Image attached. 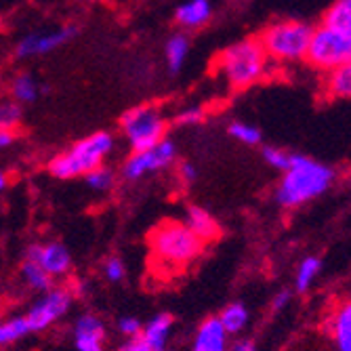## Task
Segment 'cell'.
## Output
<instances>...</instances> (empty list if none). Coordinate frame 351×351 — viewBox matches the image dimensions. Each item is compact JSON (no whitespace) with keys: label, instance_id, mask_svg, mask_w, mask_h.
<instances>
[{"label":"cell","instance_id":"obj_24","mask_svg":"<svg viewBox=\"0 0 351 351\" xmlns=\"http://www.w3.org/2000/svg\"><path fill=\"white\" fill-rule=\"evenodd\" d=\"M228 133L232 139H236L238 143L242 145H259L263 141V135L259 131V126H254L250 122H242V120H234L230 126H228Z\"/></svg>","mask_w":351,"mask_h":351},{"label":"cell","instance_id":"obj_14","mask_svg":"<svg viewBox=\"0 0 351 351\" xmlns=\"http://www.w3.org/2000/svg\"><path fill=\"white\" fill-rule=\"evenodd\" d=\"M213 17L210 0H183L175 9V21L183 29H198L206 25Z\"/></svg>","mask_w":351,"mask_h":351},{"label":"cell","instance_id":"obj_19","mask_svg":"<svg viewBox=\"0 0 351 351\" xmlns=\"http://www.w3.org/2000/svg\"><path fill=\"white\" fill-rule=\"evenodd\" d=\"M21 280L25 282V286H29L32 291H40V293H49L55 284V278L34 259H27L21 263Z\"/></svg>","mask_w":351,"mask_h":351},{"label":"cell","instance_id":"obj_16","mask_svg":"<svg viewBox=\"0 0 351 351\" xmlns=\"http://www.w3.org/2000/svg\"><path fill=\"white\" fill-rule=\"evenodd\" d=\"M322 93L326 99H351V63L324 74Z\"/></svg>","mask_w":351,"mask_h":351},{"label":"cell","instance_id":"obj_4","mask_svg":"<svg viewBox=\"0 0 351 351\" xmlns=\"http://www.w3.org/2000/svg\"><path fill=\"white\" fill-rule=\"evenodd\" d=\"M114 149H116V139L112 133L108 131L90 133L84 139L72 143L68 149L53 156L49 162V173L61 181L78 179V177L84 179L90 171L104 167Z\"/></svg>","mask_w":351,"mask_h":351},{"label":"cell","instance_id":"obj_22","mask_svg":"<svg viewBox=\"0 0 351 351\" xmlns=\"http://www.w3.org/2000/svg\"><path fill=\"white\" fill-rule=\"evenodd\" d=\"M322 23L351 32V0H335V3L326 9Z\"/></svg>","mask_w":351,"mask_h":351},{"label":"cell","instance_id":"obj_27","mask_svg":"<svg viewBox=\"0 0 351 351\" xmlns=\"http://www.w3.org/2000/svg\"><path fill=\"white\" fill-rule=\"evenodd\" d=\"M25 335H29V328H27V322H25V315L9 317V320L3 322V326H0V343H3V345L15 343V341L23 339Z\"/></svg>","mask_w":351,"mask_h":351},{"label":"cell","instance_id":"obj_37","mask_svg":"<svg viewBox=\"0 0 351 351\" xmlns=\"http://www.w3.org/2000/svg\"><path fill=\"white\" fill-rule=\"evenodd\" d=\"M232 351H257V347H254V343L252 341H238L236 345H234V349Z\"/></svg>","mask_w":351,"mask_h":351},{"label":"cell","instance_id":"obj_18","mask_svg":"<svg viewBox=\"0 0 351 351\" xmlns=\"http://www.w3.org/2000/svg\"><path fill=\"white\" fill-rule=\"evenodd\" d=\"M171 328H173V315L158 313L143 326L141 337L149 343V347L154 351H165L167 343H169V337H171Z\"/></svg>","mask_w":351,"mask_h":351},{"label":"cell","instance_id":"obj_2","mask_svg":"<svg viewBox=\"0 0 351 351\" xmlns=\"http://www.w3.org/2000/svg\"><path fill=\"white\" fill-rule=\"evenodd\" d=\"M271 63L261 38L250 36L223 49L215 59V72L232 90H244L261 82Z\"/></svg>","mask_w":351,"mask_h":351},{"label":"cell","instance_id":"obj_5","mask_svg":"<svg viewBox=\"0 0 351 351\" xmlns=\"http://www.w3.org/2000/svg\"><path fill=\"white\" fill-rule=\"evenodd\" d=\"M313 29L299 19H280L261 32V43L274 63H299L307 59Z\"/></svg>","mask_w":351,"mask_h":351},{"label":"cell","instance_id":"obj_3","mask_svg":"<svg viewBox=\"0 0 351 351\" xmlns=\"http://www.w3.org/2000/svg\"><path fill=\"white\" fill-rule=\"evenodd\" d=\"M204 240L191 232V228L185 221H162L160 226L154 228L149 234V248L158 265L165 269H183L191 261H196L202 250H204Z\"/></svg>","mask_w":351,"mask_h":351},{"label":"cell","instance_id":"obj_11","mask_svg":"<svg viewBox=\"0 0 351 351\" xmlns=\"http://www.w3.org/2000/svg\"><path fill=\"white\" fill-rule=\"evenodd\" d=\"M27 259L38 261L53 278L66 276L72 267V254L70 250L59 242H45V244H32L25 252Z\"/></svg>","mask_w":351,"mask_h":351},{"label":"cell","instance_id":"obj_20","mask_svg":"<svg viewBox=\"0 0 351 351\" xmlns=\"http://www.w3.org/2000/svg\"><path fill=\"white\" fill-rule=\"evenodd\" d=\"M335 345L339 351H351V301H345L332 317Z\"/></svg>","mask_w":351,"mask_h":351},{"label":"cell","instance_id":"obj_33","mask_svg":"<svg viewBox=\"0 0 351 351\" xmlns=\"http://www.w3.org/2000/svg\"><path fill=\"white\" fill-rule=\"evenodd\" d=\"M177 177L183 185H191L198 179V169L191 162H181V165H177Z\"/></svg>","mask_w":351,"mask_h":351},{"label":"cell","instance_id":"obj_38","mask_svg":"<svg viewBox=\"0 0 351 351\" xmlns=\"http://www.w3.org/2000/svg\"><path fill=\"white\" fill-rule=\"evenodd\" d=\"M0 187L7 189V173H3V177H0Z\"/></svg>","mask_w":351,"mask_h":351},{"label":"cell","instance_id":"obj_31","mask_svg":"<svg viewBox=\"0 0 351 351\" xmlns=\"http://www.w3.org/2000/svg\"><path fill=\"white\" fill-rule=\"evenodd\" d=\"M126 269H124V263L118 259V257H110L106 263H104V276L110 280V282H120L124 278Z\"/></svg>","mask_w":351,"mask_h":351},{"label":"cell","instance_id":"obj_28","mask_svg":"<svg viewBox=\"0 0 351 351\" xmlns=\"http://www.w3.org/2000/svg\"><path fill=\"white\" fill-rule=\"evenodd\" d=\"M23 112H21V104L15 99H7L0 106V129H13L17 131V126L21 124Z\"/></svg>","mask_w":351,"mask_h":351},{"label":"cell","instance_id":"obj_10","mask_svg":"<svg viewBox=\"0 0 351 351\" xmlns=\"http://www.w3.org/2000/svg\"><path fill=\"white\" fill-rule=\"evenodd\" d=\"M70 305H72V293L68 289H51L49 293H45L43 299H38L29 307V311L23 313L29 332H40L51 324H55L59 317L68 313Z\"/></svg>","mask_w":351,"mask_h":351},{"label":"cell","instance_id":"obj_23","mask_svg":"<svg viewBox=\"0 0 351 351\" xmlns=\"http://www.w3.org/2000/svg\"><path fill=\"white\" fill-rule=\"evenodd\" d=\"M320 269H322V261L317 257H305L299 267H297V276H295V286L299 293H305L309 291V286L315 282V278L320 276Z\"/></svg>","mask_w":351,"mask_h":351},{"label":"cell","instance_id":"obj_29","mask_svg":"<svg viewBox=\"0 0 351 351\" xmlns=\"http://www.w3.org/2000/svg\"><path fill=\"white\" fill-rule=\"evenodd\" d=\"M261 154H263V160H265L271 169L282 171V173L291 167L293 156H295V154L286 152V149H282V147H276V145H265V147L261 149Z\"/></svg>","mask_w":351,"mask_h":351},{"label":"cell","instance_id":"obj_21","mask_svg":"<svg viewBox=\"0 0 351 351\" xmlns=\"http://www.w3.org/2000/svg\"><path fill=\"white\" fill-rule=\"evenodd\" d=\"M187 55H189V38L183 32H177V34H173L165 45V57L169 63V70L179 72L185 66Z\"/></svg>","mask_w":351,"mask_h":351},{"label":"cell","instance_id":"obj_26","mask_svg":"<svg viewBox=\"0 0 351 351\" xmlns=\"http://www.w3.org/2000/svg\"><path fill=\"white\" fill-rule=\"evenodd\" d=\"M84 183H86L88 189L97 191V194H106V191H110L116 185V173H114V169H110V167L104 165L99 169L90 171L84 177Z\"/></svg>","mask_w":351,"mask_h":351},{"label":"cell","instance_id":"obj_15","mask_svg":"<svg viewBox=\"0 0 351 351\" xmlns=\"http://www.w3.org/2000/svg\"><path fill=\"white\" fill-rule=\"evenodd\" d=\"M183 221L191 228V232L198 234L204 242H210V240H217L219 234H221V228H219V221L202 206L198 204H191L185 208V217Z\"/></svg>","mask_w":351,"mask_h":351},{"label":"cell","instance_id":"obj_30","mask_svg":"<svg viewBox=\"0 0 351 351\" xmlns=\"http://www.w3.org/2000/svg\"><path fill=\"white\" fill-rule=\"evenodd\" d=\"M202 120H204V110L198 106H187L175 116V122L179 126H198Z\"/></svg>","mask_w":351,"mask_h":351},{"label":"cell","instance_id":"obj_13","mask_svg":"<svg viewBox=\"0 0 351 351\" xmlns=\"http://www.w3.org/2000/svg\"><path fill=\"white\" fill-rule=\"evenodd\" d=\"M228 335L221 317H208L200 324L191 351H228Z\"/></svg>","mask_w":351,"mask_h":351},{"label":"cell","instance_id":"obj_6","mask_svg":"<svg viewBox=\"0 0 351 351\" xmlns=\"http://www.w3.org/2000/svg\"><path fill=\"white\" fill-rule=\"evenodd\" d=\"M118 129L131 147V152H139L145 147H152L167 139L169 120L160 106L154 104H141L135 108H129L118 120Z\"/></svg>","mask_w":351,"mask_h":351},{"label":"cell","instance_id":"obj_36","mask_svg":"<svg viewBox=\"0 0 351 351\" xmlns=\"http://www.w3.org/2000/svg\"><path fill=\"white\" fill-rule=\"evenodd\" d=\"M289 301H291V293L289 291H282V293H278L276 297H274V309L276 311H280V309H284L286 305H289Z\"/></svg>","mask_w":351,"mask_h":351},{"label":"cell","instance_id":"obj_8","mask_svg":"<svg viewBox=\"0 0 351 351\" xmlns=\"http://www.w3.org/2000/svg\"><path fill=\"white\" fill-rule=\"evenodd\" d=\"M177 162V145L169 137L152 147L131 152V156L122 162V177L126 181H141L149 175L169 171Z\"/></svg>","mask_w":351,"mask_h":351},{"label":"cell","instance_id":"obj_35","mask_svg":"<svg viewBox=\"0 0 351 351\" xmlns=\"http://www.w3.org/2000/svg\"><path fill=\"white\" fill-rule=\"evenodd\" d=\"M15 139H17V131H13V129H0V147H3V149L11 147L15 143Z\"/></svg>","mask_w":351,"mask_h":351},{"label":"cell","instance_id":"obj_7","mask_svg":"<svg viewBox=\"0 0 351 351\" xmlns=\"http://www.w3.org/2000/svg\"><path fill=\"white\" fill-rule=\"evenodd\" d=\"M305 61L322 74L347 66L351 63V32L326 23L315 27Z\"/></svg>","mask_w":351,"mask_h":351},{"label":"cell","instance_id":"obj_25","mask_svg":"<svg viewBox=\"0 0 351 351\" xmlns=\"http://www.w3.org/2000/svg\"><path fill=\"white\" fill-rule=\"evenodd\" d=\"M221 322L230 335H238L248 322V309L242 303H232L221 311Z\"/></svg>","mask_w":351,"mask_h":351},{"label":"cell","instance_id":"obj_32","mask_svg":"<svg viewBox=\"0 0 351 351\" xmlns=\"http://www.w3.org/2000/svg\"><path fill=\"white\" fill-rule=\"evenodd\" d=\"M118 330L124 335V337H139L143 332L141 328V322L137 320V317H122V320L118 322Z\"/></svg>","mask_w":351,"mask_h":351},{"label":"cell","instance_id":"obj_17","mask_svg":"<svg viewBox=\"0 0 351 351\" xmlns=\"http://www.w3.org/2000/svg\"><path fill=\"white\" fill-rule=\"evenodd\" d=\"M43 93L40 80L32 72H17L9 82V95L11 99L19 104H34Z\"/></svg>","mask_w":351,"mask_h":351},{"label":"cell","instance_id":"obj_12","mask_svg":"<svg viewBox=\"0 0 351 351\" xmlns=\"http://www.w3.org/2000/svg\"><path fill=\"white\" fill-rule=\"evenodd\" d=\"M104 337H106V328L97 315L86 313L78 317V322L74 326V339L78 351H104Z\"/></svg>","mask_w":351,"mask_h":351},{"label":"cell","instance_id":"obj_9","mask_svg":"<svg viewBox=\"0 0 351 351\" xmlns=\"http://www.w3.org/2000/svg\"><path fill=\"white\" fill-rule=\"evenodd\" d=\"M76 25H59V27H45V29H34L25 34L23 38L17 40L15 49H13V57L17 61H27L34 57H43L49 55L53 51H57L59 47H63L66 43H70L76 36Z\"/></svg>","mask_w":351,"mask_h":351},{"label":"cell","instance_id":"obj_34","mask_svg":"<svg viewBox=\"0 0 351 351\" xmlns=\"http://www.w3.org/2000/svg\"><path fill=\"white\" fill-rule=\"evenodd\" d=\"M118 351H154V349H152L149 343L139 335V337H131V339L126 341Z\"/></svg>","mask_w":351,"mask_h":351},{"label":"cell","instance_id":"obj_1","mask_svg":"<svg viewBox=\"0 0 351 351\" xmlns=\"http://www.w3.org/2000/svg\"><path fill=\"white\" fill-rule=\"evenodd\" d=\"M335 169L313 160L309 156L295 154L291 167L286 169L276 185L274 198L284 208H299L330 189L335 183Z\"/></svg>","mask_w":351,"mask_h":351}]
</instances>
